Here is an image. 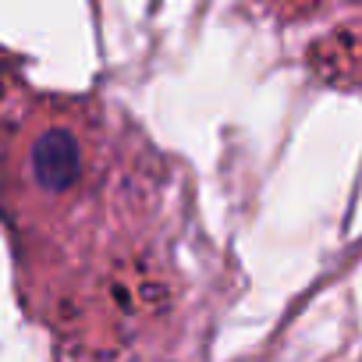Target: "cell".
<instances>
[{
	"label": "cell",
	"mask_w": 362,
	"mask_h": 362,
	"mask_svg": "<svg viewBox=\"0 0 362 362\" xmlns=\"http://www.w3.org/2000/svg\"><path fill=\"white\" fill-rule=\"evenodd\" d=\"M33 174L40 189L64 192L78 177V146L68 132H43L33 146Z\"/></svg>",
	"instance_id": "obj_1"
}]
</instances>
